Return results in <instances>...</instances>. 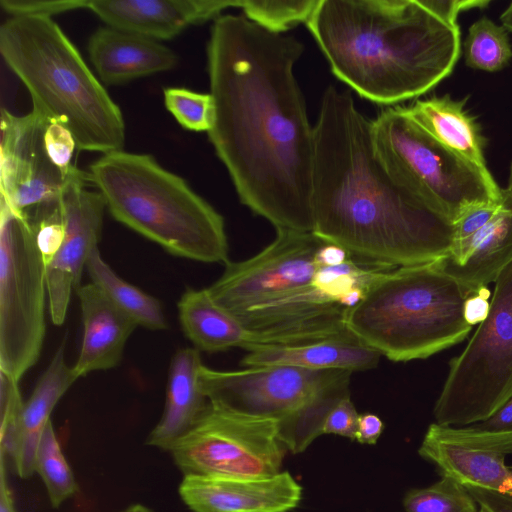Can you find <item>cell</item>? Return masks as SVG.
<instances>
[{"label":"cell","mask_w":512,"mask_h":512,"mask_svg":"<svg viewBox=\"0 0 512 512\" xmlns=\"http://www.w3.org/2000/svg\"><path fill=\"white\" fill-rule=\"evenodd\" d=\"M372 127L349 91L326 89L314 126L312 232L392 267L445 258L453 223L383 161Z\"/></svg>","instance_id":"2"},{"label":"cell","mask_w":512,"mask_h":512,"mask_svg":"<svg viewBox=\"0 0 512 512\" xmlns=\"http://www.w3.org/2000/svg\"><path fill=\"white\" fill-rule=\"evenodd\" d=\"M35 472L42 478L51 505L59 507L77 491V483L62 453L51 420L41 436L35 460Z\"/></svg>","instance_id":"29"},{"label":"cell","mask_w":512,"mask_h":512,"mask_svg":"<svg viewBox=\"0 0 512 512\" xmlns=\"http://www.w3.org/2000/svg\"><path fill=\"white\" fill-rule=\"evenodd\" d=\"M359 414L350 397L342 400L328 415L323 434H337L355 439Z\"/></svg>","instance_id":"36"},{"label":"cell","mask_w":512,"mask_h":512,"mask_svg":"<svg viewBox=\"0 0 512 512\" xmlns=\"http://www.w3.org/2000/svg\"><path fill=\"white\" fill-rule=\"evenodd\" d=\"M45 266L53 260L64 240L65 224L60 198L36 205L27 211Z\"/></svg>","instance_id":"33"},{"label":"cell","mask_w":512,"mask_h":512,"mask_svg":"<svg viewBox=\"0 0 512 512\" xmlns=\"http://www.w3.org/2000/svg\"><path fill=\"white\" fill-rule=\"evenodd\" d=\"M241 364L287 365L312 370L363 371L375 368L381 354L356 337L329 338L294 345H250Z\"/></svg>","instance_id":"21"},{"label":"cell","mask_w":512,"mask_h":512,"mask_svg":"<svg viewBox=\"0 0 512 512\" xmlns=\"http://www.w3.org/2000/svg\"><path fill=\"white\" fill-rule=\"evenodd\" d=\"M87 178L114 219L168 253L205 263L229 262L221 214L152 155L124 150L102 154L90 164Z\"/></svg>","instance_id":"5"},{"label":"cell","mask_w":512,"mask_h":512,"mask_svg":"<svg viewBox=\"0 0 512 512\" xmlns=\"http://www.w3.org/2000/svg\"><path fill=\"white\" fill-rule=\"evenodd\" d=\"M507 188L512 190V164H511L510 170H509V177H508V186H507Z\"/></svg>","instance_id":"45"},{"label":"cell","mask_w":512,"mask_h":512,"mask_svg":"<svg viewBox=\"0 0 512 512\" xmlns=\"http://www.w3.org/2000/svg\"><path fill=\"white\" fill-rule=\"evenodd\" d=\"M44 143L50 160L64 172H69L74 166L71 159L77 148L72 133L64 125L49 121L44 132Z\"/></svg>","instance_id":"35"},{"label":"cell","mask_w":512,"mask_h":512,"mask_svg":"<svg viewBox=\"0 0 512 512\" xmlns=\"http://www.w3.org/2000/svg\"><path fill=\"white\" fill-rule=\"evenodd\" d=\"M77 379L73 367L66 364L63 341L37 381L32 394L24 402L7 452L19 477L26 479L35 472L38 445L50 421V415L60 398Z\"/></svg>","instance_id":"20"},{"label":"cell","mask_w":512,"mask_h":512,"mask_svg":"<svg viewBox=\"0 0 512 512\" xmlns=\"http://www.w3.org/2000/svg\"><path fill=\"white\" fill-rule=\"evenodd\" d=\"M164 104L176 121L190 131H209L214 122L215 106L211 94L183 87L163 89Z\"/></svg>","instance_id":"32"},{"label":"cell","mask_w":512,"mask_h":512,"mask_svg":"<svg viewBox=\"0 0 512 512\" xmlns=\"http://www.w3.org/2000/svg\"><path fill=\"white\" fill-rule=\"evenodd\" d=\"M384 429L382 420L375 414L359 415L355 439L363 444H375Z\"/></svg>","instance_id":"41"},{"label":"cell","mask_w":512,"mask_h":512,"mask_svg":"<svg viewBox=\"0 0 512 512\" xmlns=\"http://www.w3.org/2000/svg\"><path fill=\"white\" fill-rule=\"evenodd\" d=\"M418 453L464 486L512 494V432L432 423Z\"/></svg>","instance_id":"15"},{"label":"cell","mask_w":512,"mask_h":512,"mask_svg":"<svg viewBox=\"0 0 512 512\" xmlns=\"http://www.w3.org/2000/svg\"><path fill=\"white\" fill-rule=\"evenodd\" d=\"M123 512H152L148 507L141 504H134L129 506Z\"/></svg>","instance_id":"44"},{"label":"cell","mask_w":512,"mask_h":512,"mask_svg":"<svg viewBox=\"0 0 512 512\" xmlns=\"http://www.w3.org/2000/svg\"><path fill=\"white\" fill-rule=\"evenodd\" d=\"M0 512H16L13 495L6 481L5 461L3 455H1L0 467Z\"/></svg>","instance_id":"42"},{"label":"cell","mask_w":512,"mask_h":512,"mask_svg":"<svg viewBox=\"0 0 512 512\" xmlns=\"http://www.w3.org/2000/svg\"><path fill=\"white\" fill-rule=\"evenodd\" d=\"M87 181V173L74 167L60 195L65 235L46 267L50 316L58 326L66 318L72 290L81 286L88 257L101 238L107 206L100 192L86 188Z\"/></svg>","instance_id":"14"},{"label":"cell","mask_w":512,"mask_h":512,"mask_svg":"<svg viewBox=\"0 0 512 512\" xmlns=\"http://www.w3.org/2000/svg\"><path fill=\"white\" fill-rule=\"evenodd\" d=\"M469 427L483 432H512V397L490 417Z\"/></svg>","instance_id":"39"},{"label":"cell","mask_w":512,"mask_h":512,"mask_svg":"<svg viewBox=\"0 0 512 512\" xmlns=\"http://www.w3.org/2000/svg\"><path fill=\"white\" fill-rule=\"evenodd\" d=\"M502 26L506 28L508 32H512V2L507 6L500 16Z\"/></svg>","instance_id":"43"},{"label":"cell","mask_w":512,"mask_h":512,"mask_svg":"<svg viewBox=\"0 0 512 512\" xmlns=\"http://www.w3.org/2000/svg\"><path fill=\"white\" fill-rule=\"evenodd\" d=\"M440 262L449 274L474 292L495 282L512 262V190L503 189L500 210L475 236L464 264L454 265L446 258Z\"/></svg>","instance_id":"25"},{"label":"cell","mask_w":512,"mask_h":512,"mask_svg":"<svg viewBox=\"0 0 512 512\" xmlns=\"http://www.w3.org/2000/svg\"><path fill=\"white\" fill-rule=\"evenodd\" d=\"M478 512H488L485 508L479 506Z\"/></svg>","instance_id":"46"},{"label":"cell","mask_w":512,"mask_h":512,"mask_svg":"<svg viewBox=\"0 0 512 512\" xmlns=\"http://www.w3.org/2000/svg\"><path fill=\"white\" fill-rule=\"evenodd\" d=\"M285 450L277 420L211 403L169 449L184 475L244 478L278 474Z\"/></svg>","instance_id":"10"},{"label":"cell","mask_w":512,"mask_h":512,"mask_svg":"<svg viewBox=\"0 0 512 512\" xmlns=\"http://www.w3.org/2000/svg\"><path fill=\"white\" fill-rule=\"evenodd\" d=\"M419 2L442 21L458 26V16L471 9H484L490 1L485 0H419Z\"/></svg>","instance_id":"37"},{"label":"cell","mask_w":512,"mask_h":512,"mask_svg":"<svg viewBox=\"0 0 512 512\" xmlns=\"http://www.w3.org/2000/svg\"><path fill=\"white\" fill-rule=\"evenodd\" d=\"M480 507L488 512H512V494L466 486Z\"/></svg>","instance_id":"38"},{"label":"cell","mask_w":512,"mask_h":512,"mask_svg":"<svg viewBox=\"0 0 512 512\" xmlns=\"http://www.w3.org/2000/svg\"><path fill=\"white\" fill-rule=\"evenodd\" d=\"M88 0H0L2 9L14 16L50 17L67 11L87 9Z\"/></svg>","instance_id":"34"},{"label":"cell","mask_w":512,"mask_h":512,"mask_svg":"<svg viewBox=\"0 0 512 512\" xmlns=\"http://www.w3.org/2000/svg\"><path fill=\"white\" fill-rule=\"evenodd\" d=\"M200 351L182 348L173 355L163 415L149 434L146 444L169 450L200 417L209 404L200 384Z\"/></svg>","instance_id":"22"},{"label":"cell","mask_w":512,"mask_h":512,"mask_svg":"<svg viewBox=\"0 0 512 512\" xmlns=\"http://www.w3.org/2000/svg\"><path fill=\"white\" fill-rule=\"evenodd\" d=\"M46 266L24 213L0 198V371L19 382L46 332Z\"/></svg>","instance_id":"9"},{"label":"cell","mask_w":512,"mask_h":512,"mask_svg":"<svg viewBox=\"0 0 512 512\" xmlns=\"http://www.w3.org/2000/svg\"><path fill=\"white\" fill-rule=\"evenodd\" d=\"M341 370L287 365L219 371L202 365L201 388L209 403L233 412L285 423Z\"/></svg>","instance_id":"12"},{"label":"cell","mask_w":512,"mask_h":512,"mask_svg":"<svg viewBox=\"0 0 512 512\" xmlns=\"http://www.w3.org/2000/svg\"><path fill=\"white\" fill-rule=\"evenodd\" d=\"M295 37L240 15L214 19L207 44L215 116L208 137L240 201L276 229L313 230L314 127L294 66Z\"/></svg>","instance_id":"1"},{"label":"cell","mask_w":512,"mask_h":512,"mask_svg":"<svg viewBox=\"0 0 512 512\" xmlns=\"http://www.w3.org/2000/svg\"><path fill=\"white\" fill-rule=\"evenodd\" d=\"M372 124L383 161L452 223L469 208L502 198L503 189L487 167L442 145L407 107L388 108Z\"/></svg>","instance_id":"7"},{"label":"cell","mask_w":512,"mask_h":512,"mask_svg":"<svg viewBox=\"0 0 512 512\" xmlns=\"http://www.w3.org/2000/svg\"><path fill=\"white\" fill-rule=\"evenodd\" d=\"M511 397L512 262L495 280L486 318L450 362L433 410L435 423L466 427L481 422Z\"/></svg>","instance_id":"8"},{"label":"cell","mask_w":512,"mask_h":512,"mask_svg":"<svg viewBox=\"0 0 512 512\" xmlns=\"http://www.w3.org/2000/svg\"><path fill=\"white\" fill-rule=\"evenodd\" d=\"M87 50L96 72L107 85H117L176 67L178 57L159 41L106 26L94 31Z\"/></svg>","instance_id":"18"},{"label":"cell","mask_w":512,"mask_h":512,"mask_svg":"<svg viewBox=\"0 0 512 512\" xmlns=\"http://www.w3.org/2000/svg\"><path fill=\"white\" fill-rule=\"evenodd\" d=\"M440 476L431 486L406 493V512H478L479 505L466 486L452 477Z\"/></svg>","instance_id":"30"},{"label":"cell","mask_w":512,"mask_h":512,"mask_svg":"<svg viewBox=\"0 0 512 512\" xmlns=\"http://www.w3.org/2000/svg\"><path fill=\"white\" fill-rule=\"evenodd\" d=\"M512 59V44L508 31L487 17L471 24L464 42L467 67L486 72L504 69Z\"/></svg>","instance_id":"28"},{"label":"cell","mask_w":512,"mask_h":512,"mask_svg":"<svg viewBox=\"0 0 512 512\" xmlns=\"http://www.w3.org/2000/svg\"><path fill=\"white\" fill-rule=\"evenodd\" d=\"M239 7V0H88L91 10L108 26L156 41L170 40L191 25Z\"/></svg>","instance_id":"17"},{"label":"cell","mask_w":512,"mask_h":512,"mask_svg":"<svg viewBox=\"0 0 512 512\" xmlns=\"http://www.w3.org/2000/svg\"><path fill=\"white\" fill-rule=\"evenodd\" d=\"M177 307L182 330L199 351L215 353L257 344V336L220 306L207 288L187 289Z\"/></svg>","instance_id":"23"},{"label":"cell","mask_w":512,"mask_h":512,"mask_svg":"<svg viewBox=\"0 0 512 512\" xmlns=\"http://www.w3.org/2000/svg\"><path fill=\"white\" fill-rule=\"evenodd\" d=\"M0 53L30 93L32 109L64 125L77 149L123 150L119 106L52 18L10 16L0 26Z\"/></svg>","instance_id":"4"},{"label":"cell","mask_w":512,"mask_h":512,"mask_svg":"<svg viewBox=\"0 0 512 512\" xmlns=\"http://www.w3.org/2000/svg\"><path fill=\"white\" fill-rule=\"evenodd\" d=\"M306 24L335 76L379 104L429 92L461 52L459 26L419 0H319Z\"/></svg>","instance_id":"3"},{"label":"cell","mask_w":512,"mask_h":512,"mask_svg":"<svg viewBox=\"0 0 512 512\" xmlns=\"http://www.w3.org/2000/svg\"><path fill=\"white\" fill-rule=\"evenodd\" d=\"M351 371L341 370L321 387L292 418L279 426V436L293 453L305 450L319 435L330 412L349 396Z\"/></svg>","instance_id":"27"},{"label":"cell","mask_w":512,"mask_h":512,"mask_svg":"<svg viewBox=\"0 0 512 512\" xmlns=\"http://www.w3.org/2000/svg\"><path fill=\"white\" fill-rule=\"evenodd\" d=\"M179 495L193 512H288L302 488L288 472L262 478L184 475Z\"/></svg>","instance_id":"16"},{"label":"cell","mask_w":512,"mask_h":512,"mask_svg":"<svg viewBox=\"0 0 512 512\" xmlns=\"http://www.w3.org/2000/svg\"><path fill=\"white\" fill-rule=\"evenodd\" d=\"M319 0H239L245 17L276 33L292 26L307 23Z\"/></svg>","instance_id":"31"},{"label":"cell","mask_w":512,"mask_h":512,"mask_svg":"<svg viewBox=\"0 0 512 512\" xmlns=\"http://www.w3.org/2000/svg\"><path fill=\"white\" fill-rule=\"evenodd\" d=\"M48 122L34 109L22 116L1 110L0 198L17 213L59 199L75 167L64 172L48 157L44 143Z\"/></svg>","instance_id":"13"},{"label":"cell","mask_w":512,"mask_h":512,"mask_svg":"<svg viewBox=\"0 0 512 512\" xmlns=\"http://www.w3.org/2000/svg\"><path fill=\"white\" fill-rule=\"evenodd\" d=\"M277 236L250 259L228 262L207 289L234 316L314 283L324 265L318 252L325 240L314 232L276 229Z\"/></svg>","instance_id":"11"},{"label":"cell","mask_w":512,"mask_h":512,"mask_svg":"<svg viewBox=\"0 0 512 512\" xmlns=\"http://www.w3.org/2000/svg\"><path fill=\"white\" fill-rule=\"evenodd\" d=\"M489 296L490 291L485 287L466 300L464 314L471 326L480 324L486 318L490 307Z\"/></svg>","instance_id":"40"},{"label":"cell","mask_w":512,"mask_h":512,"mask_svg":"<svg viewBox=\"0 0 512 512\" xmlns=\"http://www.w3.org/2000/svg\"><path fill=\"white\" fill-rule=\"evenodd\" d=\"M476 292L440 259L398 267L376 282L346 319L349 332L394 362L428 358L470 333L466 300Z\"/></svg>","instance_id":"6"},{"label":"cell","mask_w":512,"mask_h":512,"mask_svg":"<svg viewBox=\"0 0 512 512\" xmlns=\"http://www.w3.org/2000/svg\"><path fill=\"white\" fill-rule=\"evenodd\" d=\"M466 101L467 98L455 100L444 95L418 100L407 110L442 145L477 165L487 167V139L476 118L466 110Z\"/></svg>","instance_id":"24"},{"label":"cell","mask_w":512,"mask_h":512,"mask_svg":"<svg viewBox=\"0 0 512 512\" xmlns=\"http://www.w3.org/2000/svg\"><path fill=\"white\" fill-rule=\"evenodd\" d=\"M76 292L84 334L73 371L80 378L93 371L116 367L128 338L138 325L92 282L80 286Z\"/></svg>","instance_id":"19"},{"label":"cell","mask_w":512,"mask_h":512,"mask_svg":"<svg viewBox=\"0 0 512 512\" xmlns=\"http://www.w3.org/2000/svg\"><path fill=\"white\" fill-rule=\"evenodd\" d=\"M86 270L92 283L98 286L138 326L154 331L167 329L159 300L119 277L103 260L98 246L91 251Z\"/></svg>","instance_id":"26"}]
</instances>
